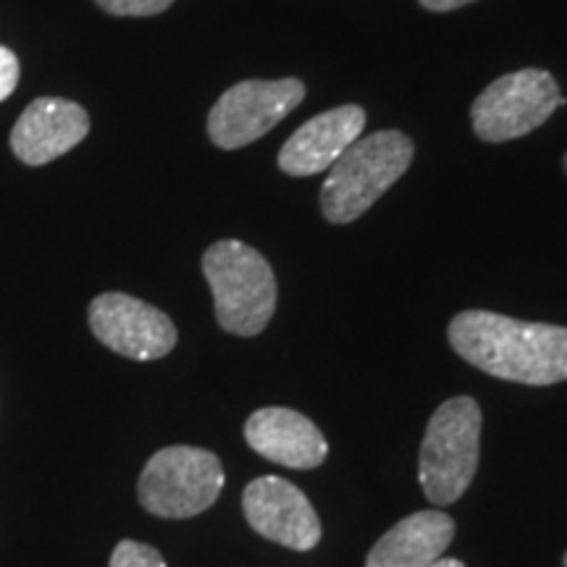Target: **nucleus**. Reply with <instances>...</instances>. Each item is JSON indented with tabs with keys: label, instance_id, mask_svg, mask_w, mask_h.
Returning <instances> with one entry per match:
<instances>
[{
	"label": "nucleus",
	"instance_id": "2eb2a0df",
	"mask_svg": "<svg viewBox=\"0 0 567 567\" xmlns=\"http://www.w3.org/2000/svg\"><path fill=\"white\" fill-rule=\"evenodd\" d=\"M95 3L113 17H155L166 11L174 0H95Z\"/></svg>",
	"mask_w": 567,
	"mask_h": 567
},
{
	"label": "nucleus",
	"instance_id": "6ab92c4d",
	"mask_svg": "<svg viewBox=\"0 0 567 567\" xmlns=\"http://www.w3.org/2000/svg\"><path fill=\"white\" fill-rule=\"evenodd\" d=\"M565 567H567V551H565Z\"/></svg>",
	"mask_w": 567,
	"mask_h": 567
},
{
	"label": "nucleus",
	"instance_id": "9d476101",
	"mask_svg": "<svg viewBox=\"0 0 567 567\" xmlns=\"http://www.w3.org/2000/svg\"><path fill=\"white\" fill-rule=\"evenodd\" d=\"M87 134L90 116L82 105L63 97H38L13 124L11 151L27 166H45L74 151Z\"/></svg>",
	"mask_w": 567,
	"mask_h": 567
},
{
	"label": "nucleus",
	"instance_id": "20e7f679",
	"mask_svg": "<svg viewBox=\"0 0 567 567\" xmlns=\"http://www.w3.org/2000/svg\"><path fill=\"white\" fill-rule=\"evenodd\" d=\"M481 425L484 415L471 396H452L431 415L417 463L425 499L452 505L465 494L478 471Z\"/></svg>",
	"mask_w": 567,
	"mask_h": 567
},
{
	"label": "nucleus",
	"instance_id": "f8f14e48",
	"mask_svg": "<svg viewBox=\"0 0 567 567\" xmlns=\"http://www.w3.org/2000/svg\"><path fill=\"white\" fill-rule=\"evenodd\" d=\"M245 439L252 452L266 457L268 463L310 471L329 455V444L321 429L289 408H260L247 417Z\"/></svg>",
	"mask_w": 567,
	"mask_h": 567
},
{
	"label": "nucleus",
	"instance_id": "6e6552de",
	"mask_svg": "<svg viewBox=\"0 0 567 567\" xmlns=\"http://www.w3.org/2000/svg\"><path fill=\"white\" fill-rule=\"evenodd\" d=\"M90 329L109 350L140 363L166 358L179 339L163 310L124 292L97 295L90 302Z\"/></svg>",
	"mask_w": 567,
	"mask_h": 567
},
{
	"label": "nucleus",
	"instance_id": "39448f33",
	"mask_svg": "<svg viewBox=\"0 0 567 567\" xmlns=\"http://www.w3.org/2000/svg\"><path fill=\"white\" fill-rule=\"evenodd\" d=\"M226 484L221 460L203 446H163L147 460L137 496L140 505L155 517L182 520L216 505Z\"/></svg>",
	"mask_w": 567,
	"mask_h": 567
},
{
	"label": "nucleus",
	"instance_id": "423d86ee",
	"mask_svg": "<svg viewBox=\"0 0 567 567\" xmlns=\"http://www.w3.org/2000/svg\"><path fill=\"white\" fill-rule=\"evenodd\" d=\"M565 105L549 71L520 69L499 76L481 92L471 109L473 130L484 142H507L534 132Z\"/></svg>",
	"mask_w": 567,
	"mask_h": 567
},
{
	"label": "nucleus",
	"instance_id": "a211bd4d",
	"mask_svg": "<svg viewBox=\"0 0 567 567\" xmlns=\"http://www.w3.org/2000/svg\"><path fill=\"white\" fill-rule=\"evenodd\" d=\"M429 567H465L463 563H460V559H455V557H439L434 565H429Z\"/></svg>",
	"mask_w": 567,
	"mask_h": 567
},
{
	"label": "nucleus",
	"instance_id": "ddd939ff",
	"mask_svg": "<svg viewBox=\"0 0 567 567\" xmlns=\"http://www.w3.org/2000/svg\"><path fill=\"white\" fill-rule=\"evenodd\" d=\"M455 538V520L442 509L402 517L368 551L365 567H429Z\"/></svg>",
	"mask_w": 567,
	"mask_h": 567
},
{
	"label": "nucleus",
	"instance_id": "0eeeda50",
	"mask_svg": "<svg viewBox=\"0 0 567 567\" xmlns=\"http://www.w3.org/2000/svg\"><path fill=\"white\" fill-rule=\"evenodd\" d=\"M305 97L300 80H247L218 97L208 116V134L221 151L250 145L292 113Z\"/></svg>",
	"mask_w": 567,
	"mask_h": 567
},
{
	"label": "nucleus",
	"instance_id": "4468645a",
	"mask_svg": "<svg viewBox=\"0 0 567 567\" xmlns=\"http://www.w3.org/2000/svg\"><path fill=\"white\" fill-rule=\"evenodd\" d=\"M109 567H166V559H163V555L155 547L124 538L113 549Z\"/></svg>",
	"mask_w": 567,
	"mask_h": 567
},
{
	"label": "nucleus",
	"instance_id": "f3484780",
	"mask_svg": "<svg viewBox=\"0 0 567 567\" xmlns=\"http://www.w3.org/2000/svg\"><path fill=\"white\" fill-rule=\"evenodd\" d=\"M467 3H476V0H421L423 9L429 11H455L463 9Z\"/></svg>",
	"mask_w": 567,
	"mask_h": 567
},
{
	"label": "nucleus",
	"instance_id": "f257e3e1",
	"mask_svg": "<svg viewBox=\"0 0 567 567\" xmlns=\"http://www.w3.org/2000/svg\"><path fill=\"white\" fill-rule=\"evenodd\" d=\"M450 344L465 363L494 379L528 386L567 381V329L517 318L463 310L450 323Z\"/></svg>",
	"mask_w": 567,
	"mask_h": 567
},
{
	"label": "nucleus",
	"instance_id": "1a4fd4ad",
	"mask_svg": "<svg viewBox=\"0 0 567 567\" xmlns=\"http://www.w3.org/2000/svg\"><path fill=\"white\" fill-rule=\"evenodd\" d=\"M243 509L255 534L281 547L308 551L321 542V520L300 488L289 481L264 476L247 484Z\"/></svg>",
	"mask_w": 567,
	"mask_h": 567
},
{
	"label": "nucleus",
	"instance_id": "9b49d317",
	"mask_svg": "<svg viewBox=\"0 0 567 567\" xmlns=\"http://www.w3.org/2000/svg\"><path fill=\"white\" fill-rule=\"evenodd\" d=\"M365 111L360 105H339L305 122L284 142L279 168L289 176H313L329 172L354 140L363 137Z\"/></svg>",
	"mask_w": 567,
	"mask_h": 567
},
{
	"label": "nucleus",
	"instance_id": "aec40b11",
	"mask_svg": "<svg viewBox=\"0 0 567 567\" xmlns=\"http://www.w3.org/2000/svg\"><path fill=\"white\" fill-rule=\"evenodd\" d=\"M565 168H567V155H565Z\"/></svg>",
	"mask_w": 567,
	"mask_h": 567
},
{
	"label": "nucleus",
	"instance_id": "f03ea898",
	"mask_svg": "<svg viewBox=\"0 0 567 567\" xmlns=\"http://www.w3.org/2000/svg\"><path fill=\"white\" fill-rule=\"evenodd\" d=\"M413 140L386 130L354 140L326 174L321 208L331 224H350L394 187L413 163Z\"/></svg>",
	"mask_w": 567,
	"mask_h": 567
},
{
	"label": "nucleus",
	"instance_id": "dca6fc26",
	"mask_svg": "<svg viewBox=\"0 0 567 567\" xmlns=\"http://www.w3.org/2000/svg\"><path fill=\"white\" fill-rule=\"evenodd\" d=\"M19 84V59L9 48L0 45V103L17 90Z\"/></svg>",
	"mask_w": 567,
	"mask_h": 567
},
{
	"label": "nucleus",
	"instance_id": "7ed1b4c3",
	"mask_svg": "<svg viewBox=\"0 0 567 567\" xmlns=\"http://www.w3.org/2000/svg\"><path fill=\"white\" fill-rule=\"evenodd\" d=\"M203 274L224 331L255 337L266 329L276 310V276L264 255L239 239H221L205 250Z\"/></svg>",
	"mask_w": 567,
	"mask_h": 567
}]
</instances>
